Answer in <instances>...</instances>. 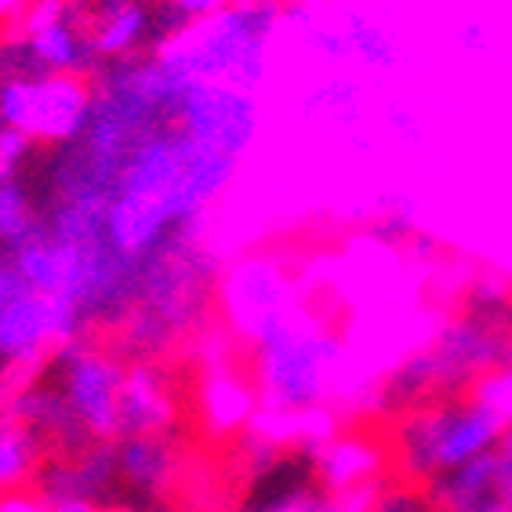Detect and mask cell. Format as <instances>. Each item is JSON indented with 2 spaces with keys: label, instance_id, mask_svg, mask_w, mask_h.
Masks as SVG:
<instances>
[{
  "label": "cell",
  "instance_id": "obj_1",
  "mask_svg": "<svg viewBox=\"0 0 512 512\" xmlns=\"http://www.w3.org/2000/svg\"><path fill=\"white\" fill-rule=\"evenodd\" d=\"M131 360L106 338H59L0 389V414L19 422L55 458L117 433Z\"/></svg>",
  "mask_w": 512,
  "mask_h": 512
},
{
  "label": "cell",
  "instance_id": "obj_2",
  "mask_svg": "<svg viewBox=\"0 0 512 512\" xmlns=\"http://www.w3.org/2000/svg\"><path fill=\"white\" fill-rule=\"evenodd\" d=\"M512 364V298L505 284L469 280L458 306L418 349L404 353L367 393L385 425L447 396L476 393Z\"/></svg>",
  "mask_w": 512,
  "mask_h": 512
},
{
  "label": "cell",
  "instance_id": "obj_3",
  "mask_svg": "<svg viewBox=\"0 0 512 512\" xmlns=\"http://www.w3.org/2000/svg\"><path fill=\"white\" fill-rule=\"evenodd\" d=\"M189 469V433L106 436L69 458H40L26 494L48 505H84L91 512H171Z\"/></svg>",
  "mask_w": 512,
  "mask_h": 512
},
{
  "label": "cell",
  "instance_id": "obj_4",
  "mask_svg": "<svg viewBox=\"0 0 512 512\" xmlns=\"http://www.w3.org/2000/svg\"><path fill=\"white\" fill-rule=\"evenodd\" d=\"M247 382L258 407L287 425H306L335 404L345 385V342L306 302L244 338Z\"/></svg>",
  "mask_w": 512,
  "mask_h": 512
},
{
  "label": "cell",
  "instance_id": "obj_5",
  "mask_svg": "<svg viewBox=\"0 0 512 512\" xmlns=\"http://www.w3.org/2000/svg\"><path fill=\"white\" fill-rule=\"evenodd\" d=\"M509 414L487 393H462L436 400L429 407L396 418L385 425V462L414 487L433 483L436 476L454 473L476 462L502 440Z\"/></svg>",
  "mask_w": 512,
  "mask_h": 512
},
{
  "label": "cell",
  "instance_id": "obj_6",
  "mask_svg": "<svg viewBox=\"0 0 512 512\" xmlns=\"http://www.w3.org/2000/svg\"><path fill=\"white\" fill-rule=\"evenodd\" d=\"M284 33V0H222L168 51L197 80L258 95Z\"/></svg>",
  "mask_w": 512,
  "mask_h": 512
},
{
  "label": "cell",
  "instance_id": "obj_7",
  "mask_svg": "<svg viewBox=\"0 0 512 512\" xmlns=\"http://www.w3.org/2000/svg\"><path fill=\"white\" fill-rule=\"evenodd\" d=\"M298 302L302 295H298V284L291 280L287 266L269 255H251L237 266H229L218 284V309L240 342L287 316Z\"/></svg>",
  "mask_w": 512,
  "mask_h": 512
},
{
  "label": "cell",
  "instance_id": "obj_8",
  "mask_svg": "<svg viewBox=\"0 0 512 512\" xmlns=\"http://www.w3.org/2000/svg\"><path fill=\"white\" fill-rule=\"evenodd\" d=\"M371 113H375L371 84L349 69H327L324 77H316L298 95V117L338 135L356 157H371L378 149Z\"/></svg>",
  "mask_w": 512,
  "mask_h": 512
},
{
  "label": "cell",
  "instance_id": "obj_9",
  "mask_svg": "<svg viewBox=\"0 0 512 512\" xmlns=\"http://www.w3.org/2000/svg\"><path fill=\"white\" fill-rule=\"evenodd\" d=\"M88 106V80L51 77L30 88L0 91V113L19 135L33 142H55L66 138L80 124V113Z\"/></svg>",
  "mask_w": 512,
  "mask_h": 512
},
{
  "label": "cell",
  "instance_id": "obj_10",
  "mask_svg": "<svg viewBox=\"0 0 512 512\" xmlns=\"http://www.w3.org/2000/svg\"><path fill=\"white\" fill-rule=\"evenodd\" d=\"M182 425V411H178V396L171 375L164 364H131L124 393H120V411H117V433L113 436H138V433H160Z\"/></svg>",
  "mask_w": 512,
  "mask_h": 512
},
{
  "label": "cell",
  "instance_id": "obj_11",
  "mask_svg": "<svg viewBox=\"0 0 512 512\" xmlns=\"http://www.w3.org/2000/svg\"><path fill=\"white\" fill-rule=\"evenodd\" d=\"M364 237L389 255H404L414 262H429L436 255V237H429L418 222V204L407 193H378L364 215Z\"/></svg>",
  "mask_w": 512,
  "mask_h": 512
},
{
  "label": "cell",
  "instance_id": "obj_12",
  "mask_svg": "<svg viewBox=\"0 0 512 512\" xmlns=\"http://www.w3.org/2000/svg\"><path fill=\"white\" fill-rule=\"evenodd\" d=\"M338 26H342L345 44H349V69L360 73V77L382 80L385 84V80L400 77L407 62H411L404 40L396 37L385 22H378L375 15H367V11H342Z\"/></svg>",
  "mask_w": 512,
  "mask_h": 512
},
{
  "label": "cell",
  "instance_id": "obj_13",
  "mask_svg": "<svg viewBox=\"0 0 512 512\" xmlns=\"http://www.w3.org/2000/svg\"><path fill=\"white\" fill-rule=\"evenodd\" d=\"M385 451L378 454L367 440L356 436H320V476L324 487L335 494H356L367 491L371 476L382 469Z\"/></svg>",
  "mask_w": 512,
  "mask_h": 512
},
{
  "label": "cell",
  "instance_id": "obj_14",
  "mask_svg": "<svg viewBox=\"0 0 512 512\" xmlns=\"http://www.w3.org/2000/svg\"><path fill=\"white\" fill-rule=\"evenodd\" d=\"M40 458H44V451H40L37 440L19 422L0 414V494L26 491Z\"/></svg>",
  "mask_w": 512,
  "mask_h": 512
},
{
  "label": "cell",
  "instance_id": "obj_15",
  "mask_svg": "<svg viewBox=\"0 0 512 512\" xmlns=\"http://www.w3.org/2000/svg\"><path fill=\"white\" fill-rule=\"evenodd\" d=\"M375 113H378V128L393 138L396 146L411 149V153H418V149L429 146V124H425L422 109L414 106L411 99L389 91V95H382V102H378Z\"/></svg>",
  "mask_w": 512,
  "mask_h": 512
},
{
  "label": "cell",
  "instance_id": "obj_16",
  "mask_svg": "<svg viewBox=\"0 0 512 512\" xmlns=\"http://www.w3.org/2000/svg\"><path fill=\"white\" fill-rule=\"evenodd\" d=\"M48 4H51V8H59L62 15H69L80 30L99 44L102 33H106L109 26L120 19V15H128L135 4H142V0H48ZM99 55H102V51H99Z\"/></svg>",
  "mask_w": 512,
  "mask_h": 512
},
{
  "label": "cell",
  "instance_id": "obj_17",
  "mask_svg": "<svg viewBox=\"0 0 512 512\" xmlns=\"http://www.w3.org/2000/svg\"><path fill=\"white\" fill-rule=\"evenodd\" d=\"M454 48H458V55H462V59H469V62L491 59L494 37H491V30H487L483 22L469 19V22H462V26L454 30Z\"/></svg>",
  "mask_w": 512,
  "mask_h": 512
},
{
  "label": "cell",
  "instance_id": "obj_18",
  "mask_svg": "<svg viewBox=\"0 0 512 512\" xmlns=\"http://www.w3.org/2000/svg\"><path fill=\"white\" fill-rule=\"evenodd\" d=\"M491 465H494V480H498V491H502L505 505L512 509V418L505 425L502 440L491 447Z\"/></svg>",
  "mask_w": 512,
  "mask_h": 512
},
{
  "label": "cell",
  "instance_id": "obj_19",
  "mask_svg": "<svg viewBox=\"0 0 512 512\" xmlns=\"http://www.w3.org/2000/svg\"><path fill=\"white\" fill-rule=\"evenodd\" d=\"M0 512H91V509H84V505H48L22 491V494H0Z\"/></svg>",
  "mask_w": 512,
  "mask_h": 512
},
{
  "label": "cell",
  "instance_id": "obj_20",
  "mask_svg": "<svg viewBox=\"0 0 512 512\" xmlns=\"http://www.w3.org/2000/svg\"><path fill=\"white\" fill-rule=\"evenodd\" d=\"M476 512H512V509H509V505L498 502V505H487V509H476Z\"/></svg>",
  "mask_w": 512,
  "mask_h": 512
},
{
  "label": "cell",
  "instance_id": "obj_21",
  "mask_svg": "<svg viewBox=\"0 0 512 512\" xmlns=\"http://www.w3.org/2000/svg\"><path fill=\"white\" fill-rule=\"evenodd\" d=\"M509 298H512V284H509Z\"/></svg>",
  "mask_w": 512,
  "mask_h": 512
}]
</instances>
